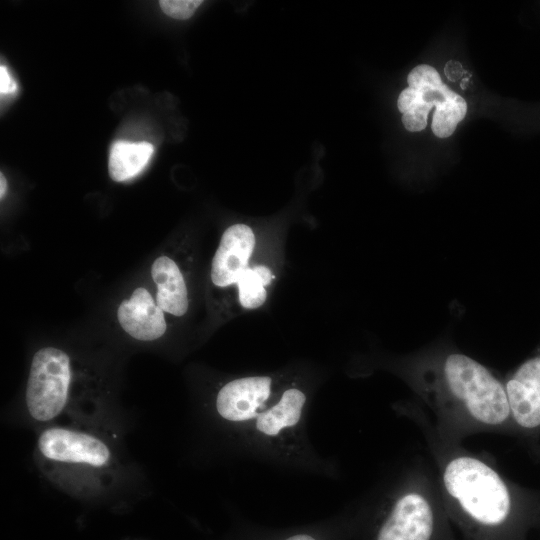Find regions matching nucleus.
Returning a JSON list of instances; mask_svg holds the SVG:
<instances>
[{
	"instance_id": "1",
	"label": "nucleus",
	"mask_w": 540,
	"mask_h": 540,
	"mask_svg": "<svg viewBox=\"0 0 540 540\" xmlns=\"http://www.w3.org/2000/svg\"><path fill=\"white\" fill-rule=\"evenodd\" d=\"M412 376L428 397L457 407L479 423L494 426L511 417L504 383L466 354L437 349L413 360Z\"/></svg>"
},
{
	"instance_id": "7",
	"label": "nucleus",
	"mask_w": 540,
	"mask_h": 540,
	"mask_svg": "<svg viewBox=\"0 0 540 540\" xmlns=\"http://www.w3.org/2000/svg\"><path fill=\"white\" fill-rule=\"evenodd\" d=\"M432 531L430 503L421 494L409 492L396 501L377 540H430Z\"/></svg>"
},
{
	"instance_id": "9",
	"label": "nucleus",
	"mask_w": 540,
	"mask_h": 540,
	"mask_svg": "<svg viewBox=\"0 0 540 540\" xmlns=\"http://www.w3.org/2000/svg\"><path fill=\"white\" fill-rule=\"evenodd\" d=\"M163 310L143 287L136 288L128 300L122 301L117 311L121 327L133 338L152 341L166 331Z\"/></svg>"
},
{
	"instance_id": "18",
	"label": "nucleus",
	"mask_w": 540,
	"mask_h": 540,
	"mask_svg": "<svg viewBox=\"0 0 540 540\" xmlns=\"http://www.w3.org/2000/svg\"><path fill=\"white\" fill-rule=\"evenodd\" d=\"M7 188V182L3 175V173L0 174V197L3 198Z\"/></svg>"
},
{
	"instance_id": "12",
	"label": "nucleus",
	"mask_w": 540,
	"mask_h": 540,
	"mask_svg": "<svg viewBox=\"0 0 540 540\" xmlns=\"http://www.w3.org/2000/svg\"><path fill=\"white\" fill-rule=\"evenodd\" d=\"M153 152L154 147L149 142H114L108 160L110 177L118 182L135 177L148 164Z\"/></svg>"
},
{
	"instance_id": "11",
	"label": "nucleus",
	"mask_w": 540,
	"mask_h": 540,
	"mask_svg": "<svg viewBox=\"0 0 540 540\" xmlns=\"http://www.w3.org/2000/svg\"><path fill=\"white\" fill-rule=\"evenodd\" d=\"M305 402L306 396L301 390L286 389L278 402L265 409L255 419L256 429L268 437L279 435L283 430L299 422Z\"/></svg>"
},
{
	"instance_id": "8",
	"label": "nucleus",
	"mask_w": 540,
	"mask_h": 540,
	"mask_svg": "<svg viewBox=\"0 0 540 540\" xmlns=\"http://www.w3.org/2000/svg\"><path fill=\"white\" fill-rule=\"evenodd\" d=\"M254 246L255 236L249 226L234 224L228 227L212 260V282L218 287L236 284L241 274L249 267Z\"/></svg>"
},
{
	"instance_id": "10",
	"label": "nucleus",
	"mask_w": 540,
	"mask_h": 540,
	"mask_svg": "<svg viewBox=\"0 0 540 540\" xmlns=\"http://www.w3.org/2000/svg\"><path fill=\"white\" fill-rule=\"evenodd\" d=\"M151 276L157 285V305L172 315H184L188 309V292L177 264L167 256H160L152 264Z\"/></svg>"
},
{
	"instance_id": "4",
	"label": "nucleus",
	"mask_w": 540,
	"mask_h": 540,
	"mask_svg": "<svg viewBox=\"0 0 540 540\" xmlns=\"http://www.w3.org/2000/svg\"><path fill=\"white\" fill-rule=\"evenodd\" d=\"M72 368L61 349L45 347L32 359L26 386V407L37 422L49 423L68 409Z\"/></svg>"
},
{
	"instance_id": "17",
	"label": "nucleus",
	"mask_w": 540,
	"mask_h": 540,
	"mask_svg": "<svg viewBox=\"0 0 540 540\" xmlns=\"http://www.w3.org/2000/svg\"><path fill=\"white\" fill-rule=\"evenodd\" d=\"M17 85L11 78L7 68L5 66L0 67V92L2 95L15 92Z\"/></svg>"
},
{
	"instance_id": "16",
	"label": "nucleus",
	"mask_w": 540,
	"mask_h": 540,
	"mask_svg": "<svg viewBox=\"0 0 540 540\" xmlns=\"http://www.w3.org/2000/svg\"><path fill=\"white\" fill-rule=\"evenodd\" d=\"M432 107L430 104L414 103L402 116L404 127L410 132L423 130Z\"/></svg>"
},
{
	"instance_id": "6",
	"label": "nucleus",
	"mask_w": 540,
	"mask_h": 540,
	"mask_svg": "<svg viewBox=\"0 0 540 540\" xmlns=\"http://www.w3.org/2000/svg\"><path fill=\"white\" fill-rule=\"evenodd\" d=\"M272 380L268 376H250L226 383L216 397V410L230 422L256 419L265 409L271 394Z\"/></svg>"
},
{
	"instance_id": "14",
	"label": "nucleus",
	"mask_w": 540,
	"mask_h": 540,
	"mask_svg": "<svg viewBox=\"0 0 540 540\" xmlns=\"http://www.w3.org/2000/svg\"><path fill=\"white\" fill-rule=\"evenodd\" d=\"M467 112V103L459 96L445 108L435 110L431 128L435 136L447 138L453 134L457 124L464 119Z\"/></svg>"
},
{
	"instance_id": "3",
	"label": "nucleus",
	"mask_w": 540,
	"mask_h": 540,
	"mask_svg": "<svg viewBox=\"0 0 540 540\" xmlns=\"http://www.w3.org/2000/svg\"><path fill=\"white\" fill-rule=\"evenodd\" d=\"M448 494L476 522L497 526L512 509L511 493L501 476L483 461L471 456L451 459L443 471Z\"/></svg>"
},
{
	"instance_id": "15",
	"label": "nucleus",
	"mask_w": 540,
	"mask_h": 540,
	"mask_svg": "<svg viewBox=\"0 0 540 540\" xmlns=\"http://www.w3.org/2000/svg\"><path fill=\"white\" fill-rule=\"evenodd\" d=\"M202 4L201 0H161L159 5L162 11L178 20L190 18L195 10Z\"/></svg>"
},
{
	"instance_id": "5",
	"label": "nucleus",
	"mask_w": 540,
	"mask_h": 540,
	"mask_svg": "<svg viewBox=\"0 0 540 540\" xmlns=\"http://www.w3.org/2000/svg\"><path fill=\"white\" fill-rule=\"evenodd\" d=\"M511 417L525 430L540 427V346L504 383Z\"/></svg>"
},
{
	"instance_id": "13",
	"label": "nucleus",
	"mask_w": 540,
	"mask_h": 540,
	"mask_svg": "<svg viewBox=\"0 0 540 540\" xmlns=\"http://www.w3.org/2000/svg\"><path fill=\"white\" fill-rule=\"evenodd\" d=\"M272 279V272L267 266L248 267L236 283L241 306L246 309L261 307L267 298L265 286L270 284Z\"/></svg>"
},
{
	"instance_id": "2",
	"label": "nucleus",
	"mask_w": 540,
	"mask_h": 540,
	"mask_svg": "<svg viewBox=\"0 0 540 540\" xmlns=\"http://www.w3.org/2000/svg\"><path fill=\"white\" fill-rule=\"evenodd\" d=\"M37 457L46 474L71 490L89 484H109L116 471L115 451L97 431L73 425H51L42 430Z\"/></svg>"
},
{
	"instance_id": "19",
	"label": "nucleus",
	"mask_w": 540,
	"mask_h": 540,
	"mask_svg": "<svg viewBox=\"0 0 540 540\" xmlns=\"http://www.w3.org/2000/svg\"><path fill=\"white\" fill-rule=\"evenodd\" d=\"M286 540H315L313 537L305 534L291 536Z\"/></svg>"
}]
</instances>
